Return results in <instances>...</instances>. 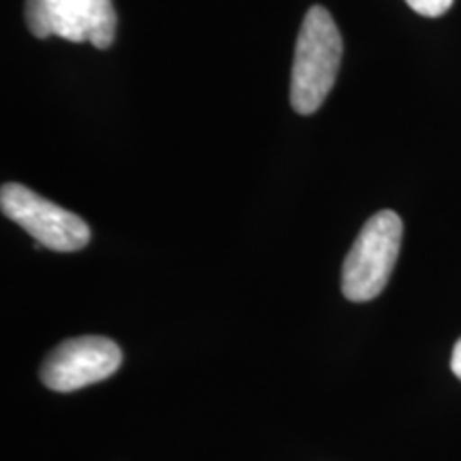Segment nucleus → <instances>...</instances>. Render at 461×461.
I'll use <instances>...</instances> for the list:
<instances>
[{
  "instance_id": "3",
  "label": "nucleus",
  "mask_w": 461,
  "mask_h": 461,
  "mask_svg": "<svg viewBox=\"0 0 461 461\" xmlns=\"http://www.w3.org/2000/svg\"><path fill=\"white\" fill-rule=\"evenodd\" d=\"M26 24L37 39L60 37L107 50L118 15L112 0H26Z\"/></svg>"
},
{
  "instance_id": "2",
  "label": "nucleus",
  "mask_w": 461,
  "mask_h": 461,
  "mask_svg": "<svg viewBox=\"0 0 461 461\" xmlns=\"http://www.w3.org/2000/svg\"><path fill=\"white\" fill-rule=\"evenodd\" d=\"M402 218L391 210L374 214L363 224L342 267V293L355 303L370 302L384 291L400 257Z\"/></svg>"
},
{
  "instance_id": "1",
  "label": "nucleus",
  "mask_w": 461,
  "mask_h": 461,
  "mask_svg": "<svg viewBox=\"0 0 461 461\" xmlns=\"http://www.w3.org/2000/svg\"><path fill=\"white\" fill-rule=\"evenodd\" d=\"M342 62V37L325 7L305 14L295 45L291 73V105L297 113L310 115L325 103L336 84Z\"/></svg>"
},
{
  "instance_id": "4",
  "label": "nucleus",
  "mask_w": 461,
  "mask_h": 461,
  "mask_svg": "<svg viewBox=\"0 0 461 461\" xmlns=\"http://www.w3.org/2000/svg\"><path fill=\"white\" fill-rule=\"evenodd\" d=\"M3 214L26 229L39 246L56 252H75L88 246L90 227L65 207L43 199L22 184H5L0 190Z\"/></svg>"
},
{
  "instance_id": "6",
  "label": "nucleus",
  "mask_w": 461,
  "mask_h": 461,
  "mask_svg": "<svg viewBox=\"0 0 461 461\" xmlns=\"http://www.w3.org/2000/svg\"><path fill=\"white\" fill-rule=\"evenodd\" d=\"M408 7L423 17H440L453 7L455 0H406Z\"/></svg>"
},
{
  "instance_id": "7",
  "label": "nucleus",
  "mask_w": 461,
  "mask_h": 461,
  "mask_svg": "<svg viewBox=\"0 0 461 461\" xmlns=\"http://www.w3.org/2000/svg\"><path fill=\"white\" fill-rule=\"evenodd\" d=\"M451 370L455 376L461 380V338L457 339V344H455L453 348V357H451Z\"/></svg>"
},
{
  "instance_id": "5",
  "label": "nucleus",
  "mask_w": 461,
  "mask_h": 461,
  "mask_svg": "<svg viewBox=\"0 0 461 461\" xmlns=\"http://www.w3.org/2000/svg\"><path fill=\"white\" fill-rule=\"evenodd\" d=\"M122 350L109 338L82 336L58 344L45 357L41 383L58 393H71L88 384L101 383L118 372Z\"/></svg>"
}]
</instances>
